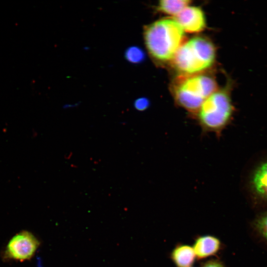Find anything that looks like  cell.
I'll return each mask as SVG.
<instances>
[{
  "instance_id": "cell-3",
  "label": "cell",
  "mask_w": 267,
  "mask_h": 267,
  "mask_svg": "<svg viewBox=\"0 0 267 267\" xmlns=\"http://www.w3.org/2000/svg\"><path fill=\"white\" fill-rule=\"evenodd\" d=\"M216 50L213 43L203 36H196L183 43L172 60L174 67L183 74H196L214 63Z\"/></svg>"
},
{
  "instance_id": "cell-12",
  "label": "cell",
  "mask_w": 267,
  "mask_h": 267,
  "mask_svg": "<svg viewBox=\"0 0 267 267\" xmlns=\"http://www.w3.org/2000/svg\"><path fill=\"white\" fill-rule=\"evenodd\" d=\"M254 226L261 236L267 241V211L257 218L254 222Z\"/></svg>"
},
{
  "instance_id": "cell-2",
  "label": "cell",
  "mask_w": 267,
  "mask_h": 267,
  "mask_svg": "<svg viewBox=\"0 0 267 267\" xmlns=\"http://www.w3.org/2000/svg\"><path fill=\"white\" fill-rule=\"evenodd\" d=\"M234 112L230 91L224 89L207 97L194 117L203 134L212 133L218 137L231 122Z\"/></svg>"
},
{
  "instance_id": "cell-8",
  "label": "cell",
  "mask_w": 267,
  "mask_h": 267,
  "mask_svg": "<svg viewBox=\"0 0 267 267\" xmlns=\"http://www.w3.org/2000/svg\"><path fill=\"white\" fill-rule=\"evenodd\" d=\"M197 259L204 260L217 255L223 248L221 240L210 234L197 236L192 247Z\"/></svg>"
},
{
  "instance_id": "cell-7",
  "label": "cell",
  "mask_w": 267,
  "mask_h": 267,
  "mask_svg": "<svg viewBox=\"0 0 267 267\" xmlns=\"http://www.w3.org/2000/svg\"><path fill=\"white\" fill-rule=\"evenodd\" d=\"M174 19L184 31L188 33H198L206 27L205 14L201 8L197 6H186Z\"/></svg>"
},
{
  "instance_id": "cell-14",
  "label": "cell",
  "mask_w": 267,
  "mask_h": 267,
  "mask_svg": "<svg viewBox=\"0 0 267 267\" xmlns=\"http://www.w3.org/2000/svg\"><path fill=\"white\" fill-rule=\"evenodd\" d=\"M200 267H225L224 263L219 259H211L203 262Z\"/></svg>"
},
{
  "instance_id": "cell-9",
  "label": "cell",
  "mask_w": 267,
  "mask_h": 267,
  "mask_svg": "<svg viewBox=\"0 0 267 267\" xmlns=\"http://www.w3.org/2000/svg\"><path fill=\"white\" fill-rule=\"evenodd\" d=\"M170 258L176 267H191L196 259L192 246L178 243L171 251Z\"/></svg>"
},
{
  "instance_id": "cell-4",
  "label": "cell",
  "mask_w": 267,
  "mask_h": 267,
  "mask_svg": "<svg viewBox=\"0 0 267 267\" xmlns=\"http://www.w3.org/2000/svg\"><path fill=\"white\" fill-rule=\"evenodd\" d=\"M217 89L216 82L212 77L195 75L178 78L173 92L177 105L194 117L204 100Z\"/></svg>"
},
{
  "instance_id": "cell-10",
  "label": "cell",
  "mask_w": 267,
  "mask_h": 267,
  "mask_svg": "<svg viewBox=\"0 0 267 267\" xmlns=\"http://www.w3.org/2000/svg\"><path fill=\"white\" fill-rule=\"evenodd\" d=\"M190 2L188 0H162L159 1L157 9L162 13L176 16Z\"/></svg>"
},
{
  "instance_id": "cell-6",
  "label": "cell",
  "mask_w": 267,
  "mask_h": 267,
  "mask_svg": "<svg viewBox=\"0 0 267 267\" xmlns=\"http://www.w3.org/2000/svg\"><path fill=\"white\" fill-rule=\"evenodd\" d=\"M245 186L252 198L267 202V157L255 163L248 173Z\"/></svg>"
},
{
  "instance_id": "cell-5",
  "label": "cell",
  "mask_w": 267,
  "mask_h": 267,
  "mask_svg": "<svg viewBox=\"0 0 267 267\" xmlns=\"http://www.w3.org/2000/svg\"><path fill=\"white\" fill-rule=\"evenodd\" d=\"M40 245L38 239L31 233L23 231L9 241L5 251L7 258L24 261L31 259Z\"/></svg>"
},
{
  "instance_id": "cell-13",
  "label": "cell",
  "mask_w": 267,
  "mask_h": 267,
  "mask_svg": "<svg viewBox=\"0 0 267 267\" xmlns=\"http://www.w3.org/2000/svg\"><path fill=\"white\" fill-rule=\"evenodd\" d=\"M149 105V100L145 97H140L134 101V106L138 111H143Z\"/></svg>"
},
{
  "instance_id": "cell-1",
  "label": "cell",
  "mask_w": 267,
  "mask_h": 267,
  "mask_svg": "<svg viewBox=\"0 0 267 267\" xmlns=\"http://www.w3.org/2000/svg\"><path fill=\"white\" fill-rule=\"evenodd\" d=\"M184 30L174 18H164L145 26L143 37L147 49L155 59L172 60L183 43Z\"/></svg>"
},
{
  "instance_id": "cell-11",
  "label": "cell",
  "mask_w": 267,
  "mask_h": 267,
  "mask_svg": "<svg viewBox=\"0 0 267 267\" xmlns=\"http://www.w3.org/2000/svg\"><path fill=\"white\" fill-rule=\"evenodd\" d=\"M126 59L132 63H140L145 58L144 51L139 47L132 46L128 47L125 52Z\"/></svg>"
}]
</instances>
